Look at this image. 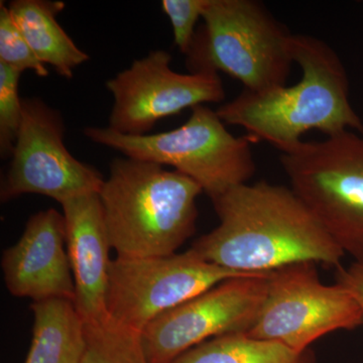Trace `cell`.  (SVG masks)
<instances>
[{
  "mask_svg": "<svg viewBox=\"0 0 363 363\" xmlns=\"http://www.w3.org/2000/svg\"><path fill=\"white\" fill-rule=\"evenodd\" d=\"M209 0H162V9L173 28L175 45L187 56L194 42L196 23L202 18Z\"/></svg>",
  "mask_w": 363,
  "mask_h": 363,
  "instance_id": "ffe728a7",
  "label": "cell"
},
{
  "mask_svg": "<svg viewBox=\"0 0 363 363\" xmlns=\"http://www.w3.org/2000/svg\"><path fill=\"white\" fill-rule=\"evenodd\" d=\"M269 274L226 279L152 320L140 333L147 362L172 363L210 339L247 334L266 297Z\"/></svg>",
  "mask_w": 363,
  "mask_h": 363,
  "instance_id": "30bf717a",
  "label": "cell"
},
{
  "mask_svg": "<svg viewBox=\"0 0 363 363\" xmlns=\"http://www.w3.org/2000/svg\"><path fill=\"white\" fill-rule=\"evenodd\" d=\"M363 325L362 309L350 291L322 283L314 262L269 272L266 297L247 335L304 352L317 339Z\"/></svg>",
  "mask_w": 363,
  "mask_h": 363,
  "instance_id": "52a82bcc",
  "label": "cell"
},
{
  "mask_svg": "<svg viewBox=\"0 0 363 363\" xmlns=\"http://www.w3.org/2000/svg\"><path fill=\"white\" fill-rule=\"evenodd\" d=\"M195 181L161 164L118 157L99 191L105 224L117 257H164L195 233Z\"/></svg>",
  "mask_w": 363,
  "mask_h": 363,
  "instance_id": "3957f363",
  "label": "cell"
},
{
  "mask_svg": "<svg viewBox=\"0 0 363 363\" xmlns=\"http://www.w3.org/2000/svg\"><path fill=\"white\" fill-rule=\"evenodd\" d=\"M279 161L293 192L344 253L363 262V133L302 140Z\"/></svg>",
  "mask_w": 363,
  "mask_h": 363,
  "instance_id": "8992f818",
  "label": "cell"
},
{
  "mask_svg": "<svg viewBox=\"0 0 363 363\" xmlns=\"http://www.w3.org/2000/svg\"><path fill=\"white\" fill-rule=\"evenodd\" d=\"M85 354L80 363H149L140 333L113 323L85 325Z\"/></svg>",
  "mask_w": 363,
  "mask_h": 363,
  "instance_id": "e0dca14e",
  "label": "cell"
},
{
  "mask_svg": "<svg viewBox=\"0 0 363 363\" xmlns=\"http://www.w3.org/2000/svg\"><path fill=\"white\" fill-rule=\"evenodd\" d=\"M257 274H262L234 272L211 264L191 248L164 257H117L109 269V320L142 333L160 315L222 281Z\"/></svg>",
  "mask_w": 363,
  "mask_h": 363,
  "instance_id": "ba28073f",
  "label": "cell"
},
{
  "mask_svg": "<svg viewBox=\"0 0 363 363\" xmlns=\"http://www.w3.org/2000/svg\"><path fill=\"white\" fill-rule=\"evenodd\" d=\"M20 72L0 63V152L2 159L11 157L21 118L23 99L18 94Z\"/></svg>",
  "mask_w": 363,
  "mask_h": 363,
  "instance_id": "ac0fdd59",
  "label": "cell"
},
{
  "mask_svg": "<svg viewBox=\"0 0 363 363\" xmlns=\"http://www.w3.org/2000/svg\"><path fill=\"white\" fill-rule=\"evenodd\" d=\"M212 203L218 226L191 247L206 262L245 274L300 262L340 267L345 253L291 188L243 184Z\"/></svg>",
  "mask_w": 363,
  "mask_h": 363,
  "instance_id": "6da1fadb",
  "label": "cell"
},
{
  "mask_svg": "<svg viewBox=\"0 0 363 363\" xmlns=\"http://www.w3.org/2000/svg\"><path fill=\"white\" fill-rule=\"evenodd\" d=\"M172 363H316L310 350L298 352L283 344L253 338L247 333L226 334L205 341Z\"/></svg>",
  "mask_w": 363,
  "mask_h": 363,
  "instance_id": "2e32d148",
  "label": "cell"
},
{
  "mask_svg": "<svg viewBox=\"0 0 363 363\" xmlns=\"http://www.w3.org/2000/svg\"><path fill=\"white\" fill-rule=\"evenodd\" d=\"M66 245V223L58 210L33 214L20 240L1 259L4 283L14 297L33 302L75 298V284Z\"/></svg>",
  "mask_w": 363,
  "mask_h": 363,
  "instance_id": "7c38bea8",
  "label": "cell"
},
{
  "mask_svg": "<svg viewBox=\"0 0 363 363\" xmlns=\"http://www.w3.org/2000/svg\"><path fill=\"white\" fill-rule=\"evenodd\" d=\"M336 283L350 291L357 301L363 317V262H354L348 267H338Z\"/></svg>",
  "mask_w": 363,
  "mask_h": 363,
  "instance_id": "44dd1931",
  "label": "cell"
},
{
  "mask_svg": "<svg viewBox=\"0 0 363 363\" xmlns=\"http://www.w3.org/2000/svg\"><path fill=\"white\" fill-rule=\"evenodd\" d=\"M63 117L38 98L23 99V118L0 198L40 194L60 204L76 196L99 193L104 178L72 156L64 143Z\"/></svg>",
  "mask_w": 363,
  "mask_h": 363,
  "instance_id": "9c48e42d",
  "label": "cell"
},
{
  "mask_svg": "<svg viewBox=\"0 0 363 363\" xmlns=\"http://www.w3.org/2000/svg\"><path fill=\"white\" fill-rule=\"evenodd\" d=\"M61 205L75 284L74 306L85 325L105 324L109 321L107 292L112 259L99 194L76 196Z\"/></svg>",
  "mask_w": 363,
  "mask_h": 363,
  "instance_id": "4fadbf2b",
  "label": "cell"
},
{
  "mask_svg": "<svg viewBox=\"0 0 363 363\" xmlns=\"http://www.w3.org/2000/svg\"><path fill=\"white\" fill-rule=\"evenodd\" d=\"M292 54L302 71L298 83L259 92L243 89L217 109L221 121L240 126L252 142L264 140L281 154L302 142L301 136L309 130L327 136L345 130L363 133L337 52L313 35H294Z\"/></svg>",
  "mask_w": 363,
  "mask_h": 363,
  "instance_id": "7a4b0ae2",
  "label": "cell"
},
{
  "mask_svg": "<svg viewBox=\"0 0 363 363\" xmlns=\"http://www.w3.org/2000/svg\"><path fill=\"white\" fill-rule=\"evenodd\" d=\"M0 63L20 73L30 70L39 77L49 76L47 67L35 56L4 2L0 4Z\"/></svg>",
  "mask_w": 363,
  "mask_h": 363,
  "instance_id": "d6986e66",
  "label": "cell"
},
{
  "mask_svg": "<svg viewBox=\"0 0 363 363\" xmlns=\"http://www.w3.org/2000/svg\"><path fill=\"white\" fill-rule=\"evenodd\" d=\"M7 7L38 59L62 77L71 79L74 69L89 60L57 21L63 1L14 0Z\"/></svg>",
  "mask_w": 363,
  "mask_h": 363,
  "instance_id": "5bb4252c",
  "label": "cell"
},
{
  "mask_svg": "<svg viewBox=\"0 0 363 363\" xmlns=\"http://www.w3.org/2000/svg\"><path fill=\"white\" fill-rule=\"evenodd\" d=\"M33 341L25 363H80L85 354V324L72 301L33 302Z\"/></svg>",
  "mask_w": 363,
  "mask_h": 363,
  "instance_id": "9a60e30c",
  "label": "cell"
},
{
  "mask_svg": "<svg viewBox=\"0 0 363 363\" xmlns=\"http://www.w3.org/2000/svg\"><path fill=\"white\" fill-rule=\"evenodd\" d=\"M84 135L126 157L173 167L195 181L211 201L247 184L257 169L252 140L231 135L217 112L205 105L193 107L185 123L164 133L125 135L91 126L85 128Z\"/></svg>",
  "mask_w": 363,
  "mask_h": 363,
  "instance_id": "5b68a950",
  "label": "cell"
},
{
  "mask_svg": "<svg viewBox=\"0 0 363 363\" xmlns=\"http://www.w3.org/2000/svg\"><path fill=\"white\" fill-rule=\"evenodd\" d=\"M171 61L168 52L157 50L107 81L114 98L108 128L145 135L161 119L225 99L219 74L178 73L172 70Z\"/></svg>",
  "mask_w": 363,
  "mask_h": 363,
  "instance_id": "8fae6325",
  "label": "cell"
},
{
  "mask_svg": "<svg viewBox=\"0 0 363 363\" xmlns=\"http://www.w3.org/2000/svg\"><path fill=\"white\" fill-rule=\"evenodd\" d=\"M187 54L191 73L223 72L259 92L286 85L292 33L255 0H209Z\"/></svg>",
  "mask_w": 363,
  "mask_h": 363,
  "instance_id": "277c9868",
  "label": "cell"
}]
</instances>
